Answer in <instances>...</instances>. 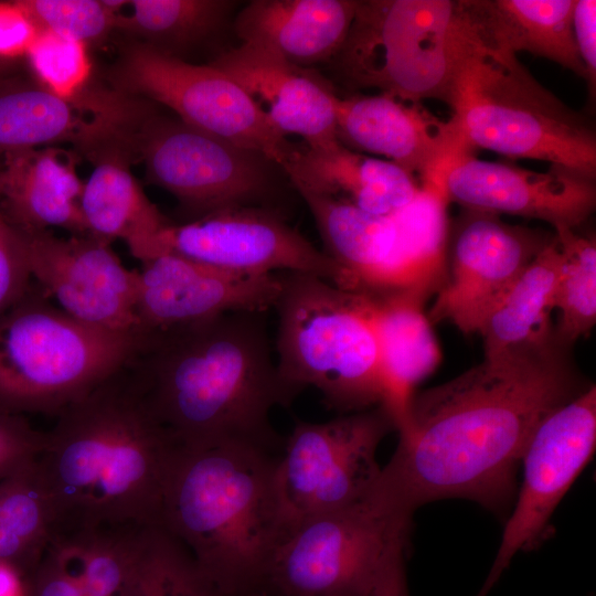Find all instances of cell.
Listing matches in <instances>:
<instances>
[{
	"mask_svg": "<svg viewBox=\"0 0 596 596\" xmlns=\"http://www.w3.org/2000/svg\"><path fill=\"white\" fill-rule=\"evenodd\" d=\"M570 350L553 333L485 355L460 375L413 395L374 491L412 515L446 498L505 511L534 429L589 386Z\"/></svg>",
	"mask_w": 596,
	"mask_h": 596,
	"instance_id": "obj_1",
	"label": "cell"
},
{
	"mask_svg": "<svg viewBox=\"0 0 596 596\" xmlns=\"http://www.w3.org/2000/svg\"><path fill=\"white\" fill-rule=\"evenodd\" d=\"M265 315L233 311L141 334L124 371L178 447L283 449L270 413L296 395L278 374Z\"/></svg>",
	"mask_w": 596,
	"mask_h": 596,
	"instance_id": "obj_2",
	"label": "cell"
},
{
	"mask_svg": "<svg viewBox=\"0 0 596 596\" xmlns=\"http://www.w3.org/2000/svg\"><path fill=\"white\" fill-rule=\"evenodd\" d=\"M35 460L57 535L158 525L178 446L157 423L124 368L63 409Z\"/></svg>",
	"mask_w": 596,
	"mask_h": 596,
	"instance_id": "obj_3",
	"label": "cell"
},
{
	"mask_svg": "<svg viewBox=\"0 0 596 596\" xmlns=\"http://www.w3.org/2000/svg\"><path fill=\"white\" fill-rule=\"evenodd\" d=\"M279 456L244 443L178 447L159 523L224 596H258L284 540L275 488Z\"/></svg>",
	"mask_w": 596,
	"mask_h": 596,
	"instance_id": "obj_4",
	"label": "cell"
},
{
	"mask_svg": "<svg viewBox=\"0 0 596 596\" xmlns=\"http://www.w3.org/2000/svg\"><path fill=\"white\" fill-rule=\"evenodd\" d=\"M446 104L450 121L473 150L534 159L595 179V129L540 84L515 55L478 44L472 35Z\"/></svg>",
	"mask_w": 596,
	"mask_h": 596,
	"instance_id": "obj_5",
	"label": "cell"
},
{
	"mask_svg": "<svg viewBox=\"0 0 596 596\" xmlns=\"http://www.w3.org/2000/svg\"><path fill=\"white\" fill-rule=\"evenodd\" d=\"M276 368L297 396L317 389L340 415L384 403L379 347L366 295L317 276L280 273Z\"/></svg>",
	"mask_w": 596,
	"mask_h": 596,
	"instance_id": "obj_6",
	"label": "cell"
},
{
	"mask_svg": "<svg viewBox=\"0 0 596 596\" xmlns=\"http://www.w3.org/2000/svg\"><path fill=\"white\" fill-rule=\"evenodd\" d=\"M140 337L71 317L32 280L0 317V411L58 415L117 374Z\"/></svg>",
	"mask_w": 596,
	"mask_h": 596,
	"instance_id": "obj_7",
	"label": "cell"
},
{
	"mask_svg": "<svg viewBox=\"0 0 596 596\" xmlns=\"http://www.w3.org/2000/svg\"><path fill=\"white\" fill-rule=\"evenodd\" d=\"M470 41L458 0H364L331 62L351 87L446 103Z\"/></svg>",
	"mask_w": 596,
	"mask_h": 596,
	"instance_id": "obj_8",
	"label": "cell"
},
{
	"mask_svg": "<svg viewBox=\"0 0 596 596\" xmlns=\"http://www.w3.org/2000/svg\"><path fill=\"white\" fill-rule=\"evenodd\" d=\"M412 515L377 496L315 518L275 549L258 596H362L396 552Z\"/></svg>",
	"mask_w": 596,
	"mask_h": 596,
	"instance_id": "obj_9",
	"label": "cell"
},
{
	"mask_svg": "<svg viewBox=\"0 0 596 596\" xmlns=\"http://www.w3.org/2000/svg\"><path fill=\"white\" fill-rule=\"evenodd\" d=\"M395 430L383 405L330 421H297L275 468L284 539L306 522L349 507L373 490L377 448Z\"/></svg>",
	"mask_w": 596,
	"mask_h": 596,
	"instance_id": "obj_10",
	"label": "cell"
},
{
	"mask_svg": "<svg viewBox=\"0 0 596 596\" xmlns=\"http://www.w3.org/2000/svg\"><path fill=\"white\" fill-rule=\"evenodd\" d=\"M127 143L148 180L171 193L191 220L231 206L273 207L279 167L257 151L155 111Z\"/></svg>",
	"mask_w": 596,
	"mask_h": 596,
	"instance_id": "obj_11",
	"label": "cell"
},
{
	"mask_svg": "<svg viewBox=\"0 0 596 596\" xmlns=\"http://www.w3.org/2000/svg\"><path fill=\"white\" fill-rule=\"evenodd\" d=\"M109 77L116 91L162 104L183 123L257 151L278 167L295 148L245 92L211 64H192L137 42L124 50Z\"/></svg>",
	"mask_w": 596,
	"mask_h": 596,
	"instance_id": "obj_12",
	"label": "cell"
},
{
	"mask_svg": "<svg viewBox=\"0 0 596 596\" xmlns=\"http://www.w3.org/2000/svg\"><path fill=\"white\" fill-rule=\"evenodd\" d=\"M166 253L243 275L308 274L350 291L339 265L273 207L231 206L170 223L160 237L158 256Z\"/></svg>",
	"mask_w": 596,
	"mask_h": 596,
	"instance_id": "obj_13",
	"label": "cell"
},
{
	"mask_svg": "<svg viewBox=\"0 0 596 596\" xmlns=\"http://www.w3.org/2000/svg\"><path fill=\"white\" fill-rule=\"evenodd\" d=\"M596 446V387L589 385L545 416L522 455L523 480L494 562L477 596H487L511 560L532 550Z\"/></svg>",
	"mask_w": 596,
	"mask_h": 596,
	"instance_id": "obj_14",
	"label": "cell"
},
{
	"mask_svg": "<svg viewBox=\"0 0 596 596\" xmlns=\"http://www.w3.org/2000/svg\"><path fill=\"white\" fill-rule=\"evenodd\" d=\"M541 228L513 225L499 215L464 210L447 251L446 277L428 312L464 333L481 323L532 259L553 240Z\"/></svg>",
	"mask_w": 596,
	"mask_h": 596,
	"instance_id": "obj_15",
	"label": "cell"
},
{
	"mask_svg": "<svg viewBox=\"0 0 596 596\" xmlns=\"http://www.w3.org/2000/svg\"><path fill=\"white\" fill-rule=\"evenodd\" d=\"M18 232L33 283L58 308L92 327L141 336L138 270L127 269L110 245L89 235Z\"/></svg>",
	"mask_w": 596,
	"mask_h": 596,
	"instance_id": "obj_16",
	"label": "cell"
},
{
	"mask_svg": "<svg viewBox=\"0 0 596 596\" xmlns=\"http://www.w3.org/2000/svg\"><path fill=\"white\" fill-rule=\"evenodd\" d=\"M440 182L448 202L464 210L539 220L554 231L575 230L596 204L595 179L556 166L545 172L528 170L473 152L449 159Z\"/></svg>",
	"mask_w": 596,
	"mask_h": 596,
	"instance_id": "obj_17",
	"label": "cell"
},
{
	"mask_svg": "<svg viewBox=\"0 0 596 596\" xmlns=\"http://www.w3.org/2000/svg\"><path fill=\"white\" fill-rule=\"evenodd\" d=\"M279 274L243 275L174 253L142 263L136 313L141 334L207 320L233 311L266 312L280 291Z\"/></svg>",
	"mask_w": 596,
	"mask_h": 596,
	"instance_id": "obj_18",
	"label": "cell"
},
{
	"mask_svg": "<svg viewBox=\"0 0 596 596\" xmlns=\"http://www.w3.org/2000/svg\"><path fill=\"white\" fill-rule=\"evenodd\" d=\"M0 85V155L71 143L78 156L93 159L120 142L135 114L108 92L87 102L61 98L38 84Z\"/></svg>",
	"mask_w": 596,
	"mask_h": 596,
	"instance_id": "obj_19",
	"label": "cell"
},
{
	"mask_svg": "<svg viewBox=\"0 0 596 596\" xmlns=\"http://www.w3.org/2000/svg\"><path fill=\"white\" fill-rule=\"evenodd\" d=\"M336 134L344 147L384 157L421 179L472 152L450 119L383 93L337 97Z\"/></svg>",
	"mask_w": 596,
	"mask_h": 596,
	"instance_id": "obj_20",
	"label": "cell"
},
{
	"mask_svg": "<svg viewBox=\"0 0 596 596\" xmlns=\"http://www.w3.org/2000/svg\"><path fill=\"white\" fill-rule=\"evenodd\" d=\"M231 77L280 135H296L307 147L338 141L337 97L309 68L259 46L241 43L210 63Z\"/></svg>",
	"mask_w": 596,
	"mask_h": 596,
	"instance_id": "obj_21",
	"label": "cell"
},
{
	"mask_svg": "<svg viewBox=\"0 0 596 596\" xmlns=\"http://www.w3.org/2000/svg\"><path fill=\"white\" fill-rule=\"evenodd\" d=\"M299 194L311 212L324 253L347 275L351 292L406 294L393 214L374 215L345 200L307 192Z\"/></svg>",
	"mask_w": 596,
	"mask_h": 596,
	"instance_id": "obj_22",
	"label": "cell"
},
{
	"mask_svg": "<svg viewBox=\"0 0 596 596\" xmlns=\"http://www.w3.org/2000/svg\"><path fill=\"white\" fill-rule=\"evenodd\" d=\"M78 157L55 146L3 155L0 209L15 230L57 227L87 235L79 207L84 182L76 171Z\"/></svg>",
	"mask_w": 596,
	"mask_h": 596,
	"instance_id": "obj_23",
	"label": "cell"
},
{
	"mask_svg": "<svg viewBox=\"0 0 596 596\" xmlns=\"http://www.w3.org/2000/svg\"><path fill=\"white\" fill-rule=\"evenodd\" d=\"M79 207L87 235L110 245L123 240L141 263L159 254V241L170 221L146 195L132 174L127 143L106 147L92 160Z\"/></svg>",
	"mask_w": 596,
	"mask_h": 596,
	"instance_id": "obj_24",
	"label": "cell"
},
{
	"mask_svg": "<svg viewBox=\"0 0 596 596\" xmlns=\"http://www.w3.org/2000/svg\"><path fill=\"white\" fill-rule=\"evenodd\" d=\"M298 193L345 200L374 215H390L416 195L419 184L398 164L355 152L339 141L294 148L279 167Z\"/></svg>",
	"mask_w": 596,
	"mask_h": 596,
	"instance_id": "obj_25",
	"label": "cell"
},
{
	"mask_svg": "<svg viewBox=\"0 0 596 596\" xmlns=\"http://www.w3.org/2000/svg\"><path fill=\"white\" fill-rule=\"evenodd\" d=\"M356 6V0H253L238 11L234 31L241 43L308 68L337 55Z\"/></svg>",
	"mask_w": 596,
	"mask_h": 596,
	"instance_id": "obj_26",
	"label": "cell"
},
{
	"mask_svg": "<svg viewBox=\"0 0 596 596\" xmlns=\"http://www.w3.org/2000/svg\"><path fill=\"white\" fill-rule=\"evenodd\" d=\"M481 46L550 60L585 79L572 28L575 0H458Z\"/></svg>",
	"mask_w": 596,
	"mask_h": 596,
	"instance_id": "obj_27",
	"label": "cell"
},
{
	"mask_svg": "<svg viewBox=\"0 0 596 596\" xmlns=\"http://www.w3.org/2000/svg\"><path fill=\"white\" fill-rule=\"evenodd\" d=\"M368 297L385 392L383 405L396 430L414 395L413 387L436 369L441 353L422 300L408 294Z\"/></svg>",
	"mask_w": 596,
	"mask_h": 596,
	"instance_id": "obj_28",
	"label": "cell"
},
{
	"mask_svg": "<svg viewBox=\"0 0 596 596\" xmlns=\"http://www.w3.org/2000/svg\"><path fill=\"white\" fill-rule=\"evenodd\" d=\"M561 266L562 254L554 234L481 323L478 333L483 340L485 355L553 336L550 313Z\"/></svg>",
	"mask_w": 596,
	"mask_h": 596,
	"instance_id": "obj_29",
	"label": "cell"
},
{
	"mask_svg": "<svg viewBox=\"0 0 596 596\" xmlns=\"http://www.w3.org/2000/svg\"><path fill=\"white\" fill-rule=\"evenodd\" d=\"M421 180L416 195L393 216L407 292L425 301L445 280L450 227L439 173Z\"/></svg>",
	"mask_w": 596,
	"mask_h": 596,
	"instance_id": "obj_30",
	"label": "cell"
},
{
	"mask_svg": "<svg viewBox=\"0 0 596 596\" xmlns=\"http://www.w3.org/2000/svg\"><path fill=\"white\" fill-rule=\"evenodd\" d=\"M116 30L141 39L163 53H179L199 44L226 22L236 6L230 0H132Z\"/></svg>",
	"mask_w": 596,
	"mask_h": 596,
	"instance_id": "obj_31",
	"label": "cell"
},
{
	"mask_svg": "<svg viewBox=\"0 0 596 596\" xmlns=\"http://www.w3.org/2000/svg\"><path fill=\"white\" fill-rule=\"evenodd\" d=\"M117 596H224L189 551L160 525L143 526Z\"/></svg>",
	"mask_w": 596,
	"mask_h": 596,
	"instance_id": "obj_32",
	"label": "cell"
},
{
	"mask_svg": "<svg viewBox=\"0 0 596 596\" xmlns=\"http://www.w3.org/2000/svg\"><path fill=\"white\" fill-rule=\"evenodd\" d=\"M554 234L562 254L553 301L561 316L554 336L571 348L596 322V243L575 230L560 228Z\"/></svg>",
	"mask_w": 596,
	"mask_h": 596,
	"instance_id": "obj_33",
	"label": "cell"
},
{
	"mask_svg": "<svg viewBox=\"0 0 596 596\" xmlns=\"http://www.w3.org/2000/svg\"><path fill=\"white\" fill-rule=\"evenodd\" d=\"M87 46L72 38L40 30L24 58L39 86L71 102H87L102 91L93 85Z\"/></svg>",
	"mask_w": 596,
	"mask_h": 596,
	"instance_id": "obj_34",
	"label": "cell"
},
{
	"mask_svg": "<svg viewBox=\"0 0 596 596\" xmlns=\"http://www.w3.org/2000/svg\"><path fill=\"white\" fill-rule=\"evenodd\" d=\"M40 30L51 31L87 45L116 30L128 1L113 0H20Z\"/></svg>",
	"mask_w": 596,
	"mask_h": 596,
	"instance_id": "obj_35",
	"label": "cell"
},
{
	"mask_svg": "<svg viewBox=\"0 0 596 596\" xmlns=\"http://www.w3.org/2000/svg\"><path fill=\"white\" fill-rule=\"evenodd\" d=\"M31 284L21 236L0 209V317L25 295Z\"/></svg>",
	"mask_w": 596,
	"mask_h": 596,
	"instance_id": "obj_36",
	"label": "cell"
},
{
	"mask_svg": "<svg viewBox=\"0 0 596 596\" xmlns=\"http://www.w3.org/2000/svg\"><path fill=\"white\" fill-rule=\"evenodd\" d=\"M43 441L21 415L0 411V480L33 464Z\"/></svg>",
	"mask_w": 596,
	"mask_h": 596,
	"instance_id": "obj_37",
	"label": "cell"
},
{
	"mask_svg": "<svg viewBox=\"0 0 596 596\" xmlns=\"http://www.w3.org/2000/svg\"><path fill=\"white\" fill-rule=\"evenodd\" d=\"M40 32L20 0L0 2V60L15 63L25 57Z\"/></svg>",
	"mask_w": 596,
	"mask_h": 596,
	"instance_id": "obj_38",
	"label": "cell"
},
{
	"mask_svg": "<svg viewBox=\"0 0 596 596\" xmlns=\"http://www.w3.org/2000/svg\"><path fill=\"white\" fill-rule=\"evenodd\" d=\"M572 28L576 49L586 73L589 96L596 86V1L575 0Z\"/></svg>",
	"mask_w": 596,
	"mask_h": 596,
	"instance_id": "obj_39",
	"label": "cell"
},
{
	"mask_svg": "<svg viewBox=\"0 0 596 596\" xmlns=\"http://www.w3.org/2000/svg\"><path fill=\"white\" fill-rule=\"evenodd\" d=\"M34 596H91L77 577L47 549L40 561Z\"/></svg>",
	"mask_w": 596,
	"mask_h": 596,
	"instance_id": "obj_40",
	"label": "cell"
},
{
	"mask_svg": "<svg viewBox=\"0 0 596 596\" xmlns=\"http://www.w3.org/2000/svg\"><path fill=\"white\" fill-rule=\"evenodd\" d=\"M405 552L401 550L386 561L362 596H409Z\"/></svg>",
	"mask_w": 596,
	"mask_h": 596,
	"instance_id": "obj_41",
	"label": "cell"
},
{
	"mask_svg": "<svg viewBox=\"0 0 596 596\" xmlns=\"http://www.w3.org/2000/svg\"><path fill=\"white\" fill-rule=\"evenodd\" d=\"M0 596H23L19 574L3 562H0Z\"/></svg>",
	"mask_w": 596,
	"mask_h": 596,
	"instance_id": "obj_42",
	"label": "cell"
},
{
	"mask_svg": "<svg viewBox=\"0 0 596 596\" xmlns=\"http://www.w3.org/2000/svg\"><path fill=\"white\" fill-rule=\"evenodd\" d=\"M15 63L0 60V85L10 81Z\"/></svg>",
	"mask_w": 596,
	"mask_h": 596,
	"instance_id": "obj_43",
	"label": "cell"
}]
</instances>
